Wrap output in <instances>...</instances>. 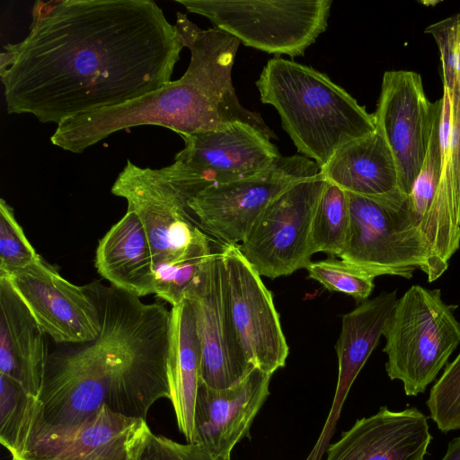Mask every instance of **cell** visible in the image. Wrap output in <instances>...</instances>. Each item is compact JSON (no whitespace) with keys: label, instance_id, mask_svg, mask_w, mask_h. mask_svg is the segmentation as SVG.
Segmentation results:
<instances>
[{"label":"cell","instance_id":"obj_23","mask_svg":"<svg viewBox=\"0 0 460 460\" xmlns=\"http://www.w3.org/2000/svg\"><path fill=\"white\" fill-rule=\"evenodd\" d=\"M95 268L110 285L136 296L155 294L151 246L138 217L128 211L99 241Z\"/></svg>","mask_w":460,"mask_h":460},{"label":"cell","instance_id":"obj_28","mask_svg":"<svg viewBox=\"0 0 460 460\" xmlns=\"http://www.w3.org/2000/svg\"><path fill=\"white\" fill-rule=\"evenodd\" d=\"M441 111L442 104L435 119L423 165L402 207V214L408 226L421 242L420 232L430 210L440 177L441 146L439 126Z\"/></svg>","mask_w":460,"mask_h":460},{"label":"cell","instance_id":"obj_19","mask_svg":"<svg viewBox=\"0 0 460 460\" xmlns=\"http://www.w3.org/2000/svg\"><path fill=\"white\" fill-rule=\"evenodd\" d=\"M431 439L427 417L417 408L383 406L330 444L325 460H425Z\"/></svg>","mask_w":460,"mask_h":460},{"label":"cell","instance_id":"obj_9","mask_svg":"<svg viewBox=\"0 0 460 460\" xmlns=\"http://www.w3.org/2000/svg\"><path fill=\"white\" fill-rule=\"evenodd\" d=\"M321 167L300 155L281 156L270 168L243 179L210 186L188 201L199 228L225 244L243 242L266 207L294 183Z\"/></svg>","mask_w":460,"mask_h":460},{"label":"cell","instance_id":"obj_8","mask_svg":"<svg viewBox=\"0 0 460 460\" xmlns=\"http://www.w3.org/2000/svg\"><path fill=\"white\" fill-rule=\"evenodd\" d=\"M181 137L184 147L169 167L189 200L210 186L261 172L281 157L270 138L243 122Z\"/></svg>","mask_w":460,"mask_h":460},{"label":"cell","instance_id":"obj_24","mask_svg":"<svg viewBox=\"0 0 460 460\" xmlns=\"http://www.w3.org/2000/svg\"><path fill=\"white\" fill-rule=\"evenodd\" d=\"M202 353L195 315L184 298L170 310L168 381L170 398L180 432L194 441V413L201 382Z\"/></svg>","mask_w":460,"mask_h":460},{"label":"cell","instance_id":"obj_15","mask_svg":"<svg viewBox=\"0 0 460 460\" xmlns=\"http://www.w3.org/2000/svg\"><path fill=\"white\" fill-rule=\"evenodd\" d=\"M152 431L146 420L102 405L82 421L52 427L40 423L20 460H137Z\"/></svg>","mask_w":460,"mask_h":460},{"label":"cell","instance_id":"obj_3","mask_svg":"<svg viewBox=\"0 0 460 460\" xmlns=\"http://www.w3.org/2000/svg\"><path fill=\"white\" fill-rule=\"evenodd\" d=\"M181 38L190 61L180 79L124 103L60 122L50 137L52 145L79 154L117 131L141 125L165 127L181 136L243 122L269 134L270 128L260 114L240 103L232 83L240 41L218 29L198 26L184 30Z\"/></svg>","mask_w":460,"mask_h":460},{"label":"cell","instance_id":"obj_1","mask_svg":"<svg viewBox=\"0 0 460 460\" xmlns=\"http://www.w3.org/2000/svg\"><path fill=\"white\" fill-rule=\"evenodd\" d=\"M38 3L27 37L0 56L8 113L59 124L172 81L184 44L154 1Z\"/></svg>","mask_w":460,"mask_h":460},{"label":"cell","instance_id":"obj_22","mask_svg":"<svg viewBox=\"0 0 460 460\" xmlns=\"http://www.w3.org/2000/svg\"><path fill=\"white\" fill-rule=\"evenodd\" d=\"M325 179L346 192L403 206L397 166L378 128L340 147L321 168Z\"/></svg>","mask_w":460,"mask_h":460},{"label":"cell","instance_id":"obj_6","mask_svg":"<svg viewBox=\"0 0 460 460\" xmlns=\"http://www.w3.org/2000/svg\"><path fill=\"white\" fill-rule=\"evenodd\" d=\"M208 18L243 45L289 57L303 56L326 31L331 0H176Z\"/></svg>","mask_w":460,"mask_h":460},{"label":"cell","instance_id":"obj_10","mask_svg":"<svg viewBox=\"0 0 460 460\" xmlns=\"http://www.w3.org/2000/svg\"><path fill=\"white\" fill-rule=\"evenodd\" d=\"M349 226L341 260L376 278L411 279L425 272L428 254L410 230L402 208L389 200L347 192Z\"/></svg>","mask_w":460,"mask_h":460},{"label":"cell","instance_id":"obj_31","mask_svg":"<svg viewBox=\"0 0 460 460\" xmlns=\"http://www.w3.org/2000/svg\"><path fill=\"white\" fill-rule=\"evenodd\" d=\"M427 406L440 431L460 429V352L432 386Z\"/></svg>","mask_w":460,"mask_h":460},{"label":"cell","instance_id":"obj_35","mask_svg":"<svg viewBox=\"0 0 460 460\" xmlns=\"http://www.w3.org/2000/svg\"><path fill=\"white\" fill-rule=\"evenodd\" d=\"M12 460H20L19 458H16V457H13L12 456Z\"/></svg>","mask_w":460,"mask_h":460},{"label":"cell","instance_id":"obj_16","mask_svg":"<svg viewBox=\"0 0 460 460\" xmlns=\"http://www.w3.org/2000/svg\"><path fill=\"white\" fill-rule=\"evenodd\" d=\"M4 278L56 343H81L98 335V311L84 287L67 281L41 257Z\"/></svg>","mask_w":460,"mask_h":460},{"label":"cell","instance_id":"obj_11","mask_svg":"<svg viewBox=\"0 0 460 460\" xmlns=\"http://www.w3.org/2000/svg\"><path fill=\"white\" fill-rule=\"evenodd\" d=\"M111 193L124 198L146 233L154 267L188 251L205 233L195 225L188 198L175 183L168 165L142 168L128 160Z\"/></svg>","mask_w":460,"mask_h":460},{"label":"cell","instance_id":"obj_14","mask_svg":"<svg viewBox=\"0 0 460 460\" xmlns=\"http://www.w3.org/2000/svg\"><path fill=\"white\" fill-rule=\"evenodd\" d=\"M184 298L195 315L202 353L201 381L215 389L234 385L254 367L246 360L236 337L220 252H212Z\"/></svg>","mask_w":460,"mask_h":460},{"label":"cell","instance_id":"obj_34","mask_svg":"<svg viewBox=\"0 0 460 460\" xmlns=\"http://www.w3.org/2000/svg\"><path fill=\"white\" fill-rule=\"evenodd\" d=\"M441 460H460V436L451 440Z\"/></svg>","mask_w":460,"mask_h":460},{"label":"cell","instance_id":"obj_4","mask_svg":"<svg viewBox=\"0 0 460 460\" xmlns=\"http://www.w3.org/2000/svg\"><path fill=\"white\" fill-rule=\"evenodd\" d=\"M255 84L261 102L276 109L297 151L321 168L340 147L376 128L373 114L311 66L274 58Z\"/></svg>","mask_w":460,"mask_h":460},{"label":"cell","instance_id":"obj_7","mask_svg":"<svg viewBox=\"0 0 460 460\" xmlns=\"http://www.w3.org/2000/svg\"><path fill=\"white\" fill-rule=\"evenodd\" d=\"M326 181L322 172L298 181L257 218L239 248L261 276L273 279L310 264L311 225Z\"/></svg>","mask_w":460,"mask_h":460},{"label":"cell","instance_id":"obj_18","mask_svg":"<svg viewBox=\"0 0 460 460\" xmlns=\"http://www.w3.org/2000/svg\"><path fill=\"white\" fill-rule=\"evenodd\" d=\"M271 376L254 367L228 388H211L201 381L195 405L193 444L231 460L234 446L249 436L270 395Z\"/></svg>","mask_w":460,"mask_h":460},{"label":"cell","instance_id":"obj_17","mask_svg":"<svg viewBox=\"0 0 460 460\" xmlns=\"http://www.w3.org/2000/svg\"><path fill=\"white\" fill-rule=\"evenodd\" d=\"M438 186L421 229L429 282L439 279L460 247V89L443 87Z\"/></svg>","mask_w":460,"mask_h":460},{"label":"cell","instance_id":"obj_25","mask_svg":"<svg viewBox=\"0 0 460 460\" xmlns=\"http://www.w3.org/2000/svg\"><path fill=\"white\" fill-rule=\"evenodd\" d=\"M42 420L39 398L0 374V442L13 457L24 454Z\"/></svg>","mask_w":460,"mask_h":460},{"label":"cell","instance_id":"obj_20","mask_svg":"<svg viewBox=\"0 0 460 460\" xmlns=\"http://www.w3.org/2000/svg\"><path fill=\"white\" fill-rule=\"evenodd\" d=\"M397 299L396 290L384 291L342 316L335 345L339 371L334 398L322 432L305 460H322L350 387L377 346Z\"/></svg>","mask_w":460,"mask_h":460},{"label":"cell","instance_id":"obj_5","mask_svg":"<svg viewBox=\"0 0 460 460\" xmlns=\"http://www.w3.org/2000/svg\"><path fill=\"white\" fill-rule=\"evenodd\" d=\"M457 305L446 304L440 289L411 286L398 298L383 335L385 370L400 380L406 395L424 393L460 343Z\"/></svg>","mask_w":460,"mask_h":460},{"label":"cell","instance_id":"obj_29","mask_svg":"<svg viewBox=\"0 0 460 460\" xmlns=\"http://www.w3.org/2000/svg\"><path fill=\"white\" fill-rule=\"evenodd\" d=\"M309 278L333 292L349 295L358 301H366L372 293L375 277L335 258L310 262L306 267Z\"/></svg>","mask_w":460,"mask_h":460},{"label":"cell","instance_id":"obj_32","mask_svg":"<svg viewBox=\"0 0 460 460\" xmlns=\"http://www.w3.org/2000/svg\"><path fill=\"white\" fill-rule=\"evenodd\" d=\"M438 47L443 87L460 89V13L428 26Z\"/></svg>","mask_w":460,"mask_h":460},{"label":"cell","instance_id":"obj_13","mask_svg":"<svg viewBox=\"0 0 460 460\" xmlns=\"http://www.w3.org/2000/svg\"><path fill=\"white\" fill-rule=\"evenodd\" d=\"M228 305L239 345L246 360L272 375L285 367L288 346L270 291L239 245L225 244L220 252Z\"/></svg>","mask_w":460,"mask_h":460},{"label":"cell","instance_id":"obj_30","mask_svg":"<svg viewBox=\"0 0 460 460\" xmlns=\"http://www.w3.org/2000/svg\"><path fill=\"white\" fill-rule=\"evenodd\" d=\"M40 256L17 222L13 208L0 200V277H10L36 261Z\"/></svg>","mask_w":460,"mask_h":460},{"label":"cell","instance_id":"obj_33","mask_svg":"<svg viewBox=\"0 0 460 460\" xmlns=\"http://www.w3.org/2000/svg\"><path fill=\"white\" fill-rule=\"evenodd\" d=\"M137 460H230L214 456L198 444H181L153 433Z\"/></svg>","mask_w":460,"mask_h":460},{"label":"cell","instance_id":"obj_12","mask_svg":"<svg viewBox=\"0 0 460 460\" xmlns=\"http://www.w3.org/2000/svg\"><path fill=\"white\" fill-rule=\"evenodd\" d=\"M442 98L430 102L420 74L390 70L383 75L376 127L394 155L401 192L408 198L423 165Z\"/></svg>","mask_w":460,"mask_h":460},{"label":"cell","instance_id":"obj_27","mask_svg":"<svg viewBox=\"0 0 460 460\" xmlns=\"http://www.w3.org/2000/svg\"><path fill=\"white\" fill-rule=\"evenodd\" d=\"M211 254L209 238L206 234L184 253L155 266V296L172 306L179 305Z\"/></svg>","mask_w":460,"mask_h":460},{"label":"cell","instance_id":"obj_2","mask_svg":"<svg viewBox=\"0 0 460 460\" xmlns=\"http://www.w3.org/2000/svg\"><path fill=\"white\" fill-rule=\"evenodd\" d=\"M94 302L100 331L92 341L58 344L49 352L39 400L47 425H75L107 405L146 420L150 407L170 398V311L143 303L100 280L83 286Z\"/></svg>","mask_w":460,"mask_h":460},{"label":"cell","instance_id":"obj_21","mask_svg":"<svg viewBox=\"0 0 460 460\" xmlns=\"http://www.w3.org/2000/svg\"><path fill=\"white\" fill-rule=\"evenodd\" d=\"M46 333L4 277H0V374L39 398L49 350Z\"/></svg>","mask_w":460,"mask_h":460},{"label":"cell","instance_id":"obj_26","mask_svg":"<svg viewBox=\"0 0 460 460\" xmlns=\"http://www.w3.org/2000/svg\"><path fill=\"white\" fill-rule=\"evenodd\" d=\"M349 226L348 194L327 181L311 225L310 243L313 254L323 252L339 257L346 242Z\"/></svg>","mask_w":460,"mask_h":460}]
</instances>
